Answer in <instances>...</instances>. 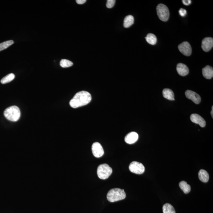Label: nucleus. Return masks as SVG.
Wrapping results in <instances>:
<instances>
[{"label": "nucleus", "instance_id": "1", "mask_svg": "<svg viewBox=\"0 0 213 213\" xmlns=\"http://www.w3.org/2000/svg\"><path fill=\"white\" fill-rule=\"evenodd\" d=\"M92 96L86 91H81L77 93L70 102V106L73 108H77L86 106L91 102Z\"/></svg>", "mask_w": 213, "mask_h": 213}, {"label": "nucleus", "instance_id": "2", "mask_svg": "<svg viewBox=\"0 0 213 213\" xmlns=\"http://www.w3.org/2000/svg\"><path fill=\"white\" fill-rule=\"evenodd\" d=\"M107 200L113 202L123 200L126 197V194L124 190L119 188L111 189L107 193Z\"/></svg>", "mask_w": 213, "mask_h": 213}, {"label": "nucleus", "instance_id": "3", "mask_svg": "<svg viewBox=\"0 0 213 213\" xmlns=\"http://www.w3.org/2000/svg\"><path fill=\"white\" fill-rule=\"evenodd\" d=\"M4 115L9 121L16 122L18 121L20 117L21 112L17 106H12L4 110Z\"/></svg>", "mask_w": 213, "mask_h": 213}, {"label": "nucleus", "instance_id": "4", "mask_svg": "<svg viewBox=\"0 0 213 213\" xmlns=\"http://www.w3.org/2000/svg\"><path fill=\"white\" fill-rule=\"evenodd\" d=\"M112 168L107 164H102L98 166L97 174L98 177L102 180H105L110 177L112 174Z\"/></svg>", "mask_w": 213, "mask_h": 213}, {"label": "nucleus", "instance_id": "5", "mask_svg": "<svg viewBox=\"0 0 213 213\" xmlns=\"http://www.w3.org/2000/svg\"><path fill=\"white\" fill-rule=\"evenodd\" d=\"M157 12L159 18L161 21H166L170 17V11L165 5L160 4L156 8Z\"/></svg>", "mask_w": 213, "mask_h": 213}, {"label": "nucleus", "instance_id": "6", "mask_svg": "<svg viewBox=\"0 0 213 213\" xmlns=\"http://www.w3.org/2000/svg\"><path fill=\"white\" fill-rule=\"evenodd\" d=\"M129 170L134 173L141 175L145 171V168L143 165L137 161H133L129 165Z\"/></svg>", "mask_w": 213, "mask_h": 213}, {"label": "nucleus", "instance_id": "7", "mask_svg": "<svg viewBox=\"0 0 213 213\" xmlns=\"http://www.w3.org/2000/svg\"><path fill=\"white\" fill-rule=\"evenodd\" d=\"M178 49L184 56H190L191 54L192 48L191 45L189 42H182L178 46Z\"/></svg>", "mask_w": 213, "mask_h": 213}, {"label": "nucleus", "instance_id": "8", "mask_svg": "<svg viewBox=\"0 0 213 213\" xmlns=\"http://www.w3.org/2000/svg\"><path fill=\"white\" fill-rule=\"evenodd\" d=\"M93 154L95 157H101L104 154V150L101 144L98 142H95L93 144L92 147Z\"/></svg>", "mask_w": 213, "mask_h": 213}, {"label": "nucleus", "instance_id": "9", "mask_svg": "<svg viewBox=\"0 0 213 213\" xmlns=\"http://www.w3.org/2000/svg\"><path fill=\"white\" fill-rule=\"evenodd\" d=\"M185 95L186 97L189 99L192 100L196 104H200L201 101V98L198 94L194 91L187 90L185 91Z\"/></svg>", "mask_w": 213, "mask_h": 213}, {"label": "nucleus", "instance_id": "10", "mask_svg": "<svg viewBox=\"0 0 213 213\" xmlns=\"http://www.w3.org/2000/svg\"><path fill=\"white\" fill-rule=\"evenodd\" d=\"M213 46V39L211 37H206L202 42L201 47L205 52H208L211 50Z\"/></svg>", "mask_w": 213, "mask_h": 213}, {"label": "nucleus", "instance_id": "11", "mask_svg": "<svg viewBox=\"0 0 213 213\" xmlns=\"http://www.w3.org/2000/svg\"><path fill=\"white\" fill-rule=\"evenodd\" d=\"M190 119L193 123L198 124L200 127L204 128L206 126V121L203 118L198 114H192L190 116Z\"/></svg>", "mask_w": 213, "mask_h": 213}, {"label": "nucleus", "instance_id": "12", "mask_svg": "<svg viewBox=\"0 0 213 213\" xmlns=\"http://www.w3.org/2000/svg\"><path fill=\"white\" fill-rule=\"evenodd\" d=\"M138 138V134L136 132H131L125 136V141L128 144H132L136 142Z\"/></svg>", "mask_w": 213, "mask_h": 213}, {"label": "nucleus", "instance_id": "13", "mask_svg": "<svg viewBox=\"0 0 213 213\" xmlns=\"http://www.w3.org/2000/svg\"><path fill=\"white\" fill-rule=\"evenodd\" d=\"M176 70L180 76H185L189 74L188 68L186 65L182 63H178L176 66Z\"/></svg>", "mask_w": 213, "mask_h": 213}, {"label": "nucleus", "instance_id": "14", "mask_svg": "<svg viewBox=\"0 0 213 213\" xmlns=\"http://www.w3.org/2000/svg\"><path fill=\"white\" fill-rule=\"evenodd\" d=\"M202 74L204 77L206 79H211L213 77V68L210 66H206L202 69Z\"/></svg>", "mask_w": 213, "mask_h": 213}, {"label": "nucleus", "instance_id": "15", "mask_svg": "<svg viewBox=\"0 0 213 213\" xmlns=\"http://www.w3.org/2000/svg\"><path fill=\"white\" fill-rule=\"evenodd\" d=\"M198 175L199 180L202 182L206 183L208 181L209 175L206 170H200L199 172Z\"/></svg>", "mask_w": 213, "mask_h": 213}, {"label": "nucleus", "instance_id": "16", "mask_svg": "<svg viewBox=\"0 0 213 213\" xmlns=\"http://www.w3.org/2000/svg\"><path fill=\"white\" fill-rule=\"evenodd\" d=\"M163 95L165 98L170 100H175V95L171 89L165 88L163 91Z\"/></svg>", "mask_w": 213, "mask_h": 213}, {"label": "nucleus", "instance_id": "17", "mask_svg": "<svg viewBox=\"0 0 213 213\" xmlns=\"http://www.w3.org/2000/svg\"><path fill=\"white\" fill-rule=\"evenodd\" d=\"M134 23V17L131 15H128L125 17L124 21V27L128 28L132 26Z\"/></svg>", "mask_w": 213, "mask_h": 213}, {"label": "nucleus", "instance_id": "18", "mask_svg": "<svg viewBox=\"0 0 213 213\" xmlns=\"http://www.w3.org/2000/svg\"><path fill=\"white\" fill-rule=\"evenodd\" d=\"M179 185L180 188L185 194H188L191 191V186L190 185L188 184L186 182L184 181L180 182Z\"/></svg>", "mask_w": 213, "mask_h": 213}, {"label": "nucleus", "instance_id": "19", "mask_svg": "<svg viewBox=\"0 0 213 213\" xmlns=\"http://www.w3.org/2000/svg\"><path fill=\"white\" fill-rule=\"evenodd\" d=\"M145 39L148 44L152 45L156 44L157 41L156 36L152 33H149L148 34L147 36L145 37Z\"/></svg>", "mask_w": 213, "mask_h": 213}, {"label": "nucleus", "instance_id": "20", "mask_svg": "<svg viewBox=\"0 0 213 213\" xmlns=\"http://www.w3.org/2000/svg\"><path fill=\"white\" fill-rule=\"evenodd\" d=\"M163 213H176L173 206L170 204H165L163 207Z\"/></svg>", "mask_w": 213, "mask_h": 213}, {"label": "nucleus", "instance_id": "21", "mask_svg": "<svg viewBox=\"0 0 213 213\" xmlns=\"http://www.w3.org/2000/svg\"><path fill=\"white\" fill-rule=\"evenodd\" d=\"M15 75L14 74L11 73L7 75L4 77L1 80V82L2 84H6L8 83L15 78Z\"/></svg>", "mask_w": 213, "mask_h": 213}, {"label": "nucleus", "instance_id": "22", "mask_svg": "<svg viewBox=\"0 0 213 213\" xmlns=\"http://www.w3.org/2000/svg\"><path fill=\"white\" fill-rule=\"evenodd\" d=\"M14 43V42L12 40L6 41L0 44V51L6 49Z\"/></svg>", "mask_w": 213, "mask_h": 213}, {"label": "nucleus", "instance_id": "23", "mask_svg": "<svg viewBox=\"0 0 213 213\" xmlns=\"http://www.w3.org/2000/svg\"><path fill=\"white\" fill-rule=\"evenodd\" d=\"M60 66L63 68L71 67L73 63L71 61L66 59H62L60 63Z\"/></svg>", "mask_w": 213, "mask_h": 213}, {"label": "nucleus", "instance_id": "24", "mask_svg": "<svg viewBox=\"0 0 213 213\" xmlns=\"http://www.w3.org/2000/svg\"><path fill=\"white\" fill-rule=\"evenodd\" d=\"M116 1L115 0H107L106 4V7L108 8H112L114 7Z\"/></svg>", "mask_w": 213, "mask_h": 213}, {"label": "nucleus", "instance_id": "25", "mask_svg": "<svg viewBox=\"0 0 213 213\" xmlns=\"http://www.w3.org/2000/svg\"><path fill=\"white\" fill-rule=\"evenodd\" d=\"M180 15L182 17H184L187 14V11L184 9L181 8L179 11Z\"/></svg>", "mask_w": 213, "mask_h": 213}, {"label": "nucleus", "instance_id": "26", "mask_svg": "<svg viewBox=\"0 0 213 213\" xmlns=\"http://www.w3.org/2000/svg\"><path fill=\"white\" fill-rule=\"evenodd\" d=\"M182 1L183 4L186 6L189 5L191 4V0H183Z\"/></svg>", "mask_w": 213, "mask_h": 213}, {"label": "nucleus", "instance_id": "27", "mask_svg": "<svg viewBox=\"0 0 213 213\" xmlns=\"http://www.w3.org/2000/svg\"><path fill=\"white\" fill-rule=\"evenodd\" d=\"M76 2L79 4H82L86 2V0H76Z\"/></svg>", "mask_w": 213, "mask_h": 213}, {"label": "nucleus", "instance_id": "28", "mask_svg": "<svg viewBox=\"0 0 213 213\" xmlns=\"http://www.w3.org/2000/svg\"><path fill=\"white\" fill-rule=\"evenodd\" d=\"M212 111H211V115L212 116V118H213V106H212Z\"/></svg>", "mask_w": 213, "mask_h": 213}]
</instances>
